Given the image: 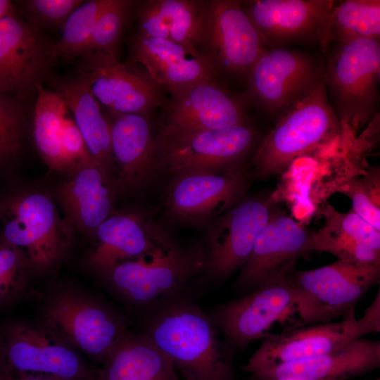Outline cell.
<instances>
[{
    "mask_svg": "<svg viewBox=\"0 0 380 380\" xmlns=\"http://www.w3.org/2000/svg\"><path fill=\"white\" fill-rule=\"evenodd\" d=\"M210 317L189 304L159 312L146 334L183 380H233L231 352Z\"/></svg>",
    "mask_w": 380,
    "mask_h": 380,
    "instance_id": "cell-1",
    "label": "cell"
},
{
    "mask_svg": "<svg viewBox=\"0 0 380 380\" xmlns=\"http://www.w3.org/2000/svg\"><path fill=\"white\" fill-rule=\"evenodd\" d=\"M343 122L333 109L324 79L279 118L258 147L252 164L258 176L281 173L298 158L337 137Z\"/></svg>",
    "mask_w": 380,
    "mask_h": 380,
    "instance_id": "cell-2",
    "label": "cell"
},
{
    "mask_svg": "<svg viewBox=\"0 0 380 380\" xmlns=\"http://www.w3.org/2000/svg\"><path fill=\"white\" fill-rule=\"evenodd\" d=\"M380 262L338 260L286 278L295 298V312L305 324L331 322L355 314V307L379 283Z\"/></svg>",
    "mask_w": 380,
    "mask_h": 380,
    "instance_id": "cell-3",
    "label": "cell"
},
{
    "mask_svg": "<svg viewBox=\"0 0 380 380\" xmlns=\"http://www.w3.org/2000/svg\"><path fill=\"white\" fill-rule=\"evenodd\" d=\"M336 44L324 63L328 98L341 121L357 129L379 115L380 42L364 38Z\"/></svg>",
    "mask_w": 380,
    "mask_h": 380,
    "instance_id": "cell-4",
    "label": "cell"
},
{
    "mask_svg": "<svg viewBox=\"0 0 380 380\" xmlns=\"http://www.w3.org/2000/svg\"><path fill=\"white\" fill-rule=\"evenodd\" d=\"M256 137L255 130L247 123L201 130L160 126L156 134L159 167H165L175 177L241 164Z\"/></svg>",
    "mask_w": 380,
    "mask_h": 380,
    "instance_id": "cell-5",
    "label": "cell"
},
{
    "mask_svg": "<svg viewBox=\"0 0 380 380\" xmlns=\"http://www.w3.org/2000/svg\"><path fill=\"white\" fill-rule=\"evenodd\" d=\"M380 331V293L360 318L353 314L341 321L310 324L268 334L243 370L249 374L279 365L314 357Z\"/></svg>",
    "mask_w": 380,
    "mask_h": 380,
    "instance_id": "cell-6",
    "label": "cell"
},
{
    "mask_svg": "<svg viewBox=\"0 0 380 380\" xmlns=\"http://www.w3.org/2000/svg\"><path fill=\"white\" fill-rule=\"evenodd\" d=\"M324 63L286 47L266 49L247 75L246 98L280 118L324 80Z\"/></svg>",
    "mask_w": 380,
    "mask_h": 380,
    "instance_id": "cell-7",
    "label": "cell"
},
{
    "mask_svg": "<svg viewBox=\"0 0 380 380\" xmlns=\"http://www.w3.org/2000/svg\"><path fill=\"white\" fill-rule=\"evenodd\" d=\"M205 263L201 248L182 250L168 241L148 255L120 262L106 272L120 296L146 305L180 289Z\"/></svg>",
    "mask_w": 380,
    "mask_h": 380,
    "instance_id": "cell-8",
    "label": "cell"
},
{
    "mask_svg": "<svg viewBox=\"0 0 380 380\" xmlns=\"http://www.w3.org/2000/svg\"><path fill=\"white\" fill-rule=\"evenodd\" d=\"M266 49L242 1H203L198 50L217 74L247 76Z\"/></svg>",
    "mask_w": 380,
    "mask_h": 380,
    "instance_id": "cell-9",
    "label": "cell"
},
{
    "mask_svg": "<svg viewBox=\"0 0 380 380\" xmlns=\"http://www.w3.org/2000/svg\"><path fill=\"white\" fill-rule=\"evenodd\" d=\"M44 326L72 347L101 362L129 334L108 308L73 292H61L47 304Z\"/></svg>",
    "mask_w": 380,
    "mask_h": 380,
    "instance_id": "cell-10",
    "label": "cell"
},
{
    "mask_svg": "<svg viewBox=\"0 0 380 380\" xmlns=\"http://www.w3.org/2000/svg\"><path fill=\"white\" fill-rule=\"evenodd\" d=\"M5 369L18 375L94 380L75 348L46 326L8 324L1 332Z\"/></svg>",
    "mask_w": 380,
    "mask_h": 380,
    "instance_id": "cell-11",
    "label": "cell"
},
{
    "mask_svg": "<svg viewBox=\"0 0 380 380\" xmlns=\"http://www.w3.org/2000/svg\"><path fill=\"white\" fill-rule=\"evenodd\" d=\"M77 72L108 111L150 116L166 100L162 88L144 70L101 52L81 55Z\"/></svg>",
    "mask_w": 380,
    "mask_h": 380,
    "instance_id": "cell-12",
    "label": "cell"
},
{
    "mask_svg": "<svg viewBox=\"0 0 380 380\" xmlns=\"http://www.w3.org/2000/svg\"><path fill=\"white\" fill-rule=\"evenodd\" d=\"M274 208L271 198L254 196L240 200L214 220L205 253L211 277L224 280L244 265Z\"/></svg>",
    "mask_w": 380,
    "mask_h": 380,
    "instance_id": "cell-13",
    "label": "cell"
},
{
    "mask_svg": "<svg viewBox=\"0 0 380 380\" xmlns=\"http://www.w3.org/2000/svg\"><path fill=\"white\" fill-rule=\"evenodd\" d=\"M310 234L303 223L274 208L242 267L236 286L255 290L285 280L294 270L298 258L304 253Z\"/></svg>",
    "mask_w": 380,
    "mask_h": 380,
    "instance_id": "cell-14",
    "label": "cell"
},
{
    "mask_svg": "<svg viewBox=\"0 0 380 380\" xmlns=\"http://www.w3.org/2000/svg\"><path fill=\"white\" fill-rule=\"evenodd\" d=\"M336 1L251 0L243 10L266 48L285 47L294 42L321 43Z\"/></svg>",
    "mask_w": 380,
    "mask_h": 380,
    "instance_id": "cell-15",
    "label": "cell"
},
{
    "mask_svg": "<svg viewBox=\"0 0 380 380\" xmlns=\"http://www.w3.org/2000/svg\"><path fill=\"white\" fill-rule=\"evenodd\" d=\"M50 44L15 13L0 19V94L21 99L36 91L52 61Z\"/></svg>",
    "mask_w": 380,
    "mask_h": 380,
    "instance_id": "cell-16",
    "label": "cell"
},
{
    "mask_svg": "<svg viewBox=\"0 0 380 380\" xmlns=\"http://www.w3.org/2000/svg\"><path fill=\"white\" fill-rule=\"evenodd\" d=\"M167 196L174 216L185 220H206L238 203L247 186L242 163L210 172L174 177Z\"/></svg>",
    "mask_w": 380,
    "mask_h": 380,
    "instance_id": "cell-17",
    "label": "cell"
},
{
    "mask_svg": "<svg viewBox=\"0 0 380 380\" xmlns=\"http://www.w3.org/2000/svg\"><path fill=\"white\" fill-rule=\"evenodd\" d=\"M295 312V298L285 280L263 285L241 298L220 305L210 317L219 331L243 347L266 337L274 323Z\"/></svg>",
    "mask_w": 380,
    "mask_h": 380,
    "instance_id": "cell-18",
    "label": "cell"
},
{
    "mask_svg": "<svg viewBox=\"0 0 380 380\" xmlns=\"http://www.w3.org/2000/svg\"><path fill=\"white\" fill-rule=\"evenodd\" d=\"M160 126L217 129L246 123L241 102L217 81H202L170 91L161 107Z\"/></svg>",
    "mask_w": 380,
    "mask_h": 380,
    "instance_id": "cell-19",
    "label": "cell"
},
{
    "mask_svg": "<svg viewBox=\"0 0 380 380\" xmlns=\"http://www.w3.org/2000/svg\"><path fill=\"white\" fill-rule=\"evenodd\" d=\"M129 64H139L151 79L170 92L217 74L198 51L168 39L134 34L129 42Z\"/></svg>",
    "mask_w": 380,
    "mask_h": 380,
    "instance_id": "cell-20",
    "label": "cell"
},
{
    "mask_svg": "<svg viewBox=\"0 0 380 380\" xmlns=\"http://www.w3.org/2000/svg\"><path fill=\"white\" fill-rule=\"evenodd\" d=\"M13 212L4 228L8 243L22 251L34 267L49 266L59 257L63 246L53 203L42 194L32 193L25 196Z\"/></svg>",
    "mask_w": 380,
    "mask_h": 380,
    "instance_id": "cell-21",
    "label": "cell"
},
{
    "mask_svg": "<svg viewBox=\"0 0 380 380\" xmlns=\"http://www.w3.org/2000/svg\"><path fill=\"white\" fill-rule=\"evenodd\" d=\"M379 365V341L360 338L329 353L250 375L253 380H346Z\"/></svg>",
    "mask_w": 380,
    "mask_h": 380,
    "instance_id": "cell-22",
    "label": "cell"
},
{
    "mask_svg": "<svg viewBox=\"0 0 380 380\" xmlns=\"http://www.w3.org/2000/svg\"><path fill=\"white\" fill-rule=\"evenodd\" d=\"M108 113L111 151L119 178L126 186L139 188L159 167L150 116Z\"/></svg>",
    "mask_w": 380,
    "mask_h": 380,
    "instance_id": "cell-23",
    "label": "cell"
},
{
    "mask_svg": "<svg viewBox=\"0 0 380 380\" xmlns=\"http://www.w3.org/2000/svg\"><path fill=\"white\" fill-rule=\"evenodd\" d=\"M324 227L311 232L304 253L310 251L329 253L338 260L361 263L380 262V232L353 210L339 213L331 205L324 208Z\"/></svg>",
    "mask_w": 380,
    "mask_h": 380,
    "instance_id": "cell-24",
    "label": "cell"
},
{
    "mask_svg": "<svg viewBox=\"0 0 380 380\" xmlns=\"http://www.w3.org/2000/svg\"><path fill=\"white\" fill-rule=\"evenodd\" d=\"M96 232L99 243L89 261L104 272L120 262L148 255L169 241L154 234L139 217L130 214L107 217Z\"/></svg>",
    "mask_w": 380,
    "mask_h": 380,
    "instance_id": "cell-25",
    "label": "cell"
},
{
    "mask_svg": "<svg viewBox=\"0 0 380 380\" xmlns=\"http://www.w3.org/2000/svg\"><path fill=\"white\" fill-rule=\"evenodd\" d=\"M203 1L149 0L137 4L136 34L163 38L198 51Z\"/></svg>",
    "mask_w": 380,
    "mask_h": 380,
    "instance_id": "cell-26",
    "label": "cell"
},
{
    "mask_svg": "<svg viewBox=\"0 0 380 380\" xmlns=\"http://www.w3.org/2000/svg\"><path fill=\"white\" fill-rule=\"evenodd\" d=\"M55 93L72 112L89 152L108 179L116 170L111 151L110 127L89 85L78 76L59 83Z\"/></svg>",
    "mask_w": 380,
    "mask_h": 380,
    "instance_id": "cell-27",
    "label": "cell"
},
{
    "mask_svg": "<svg viewBox=\"0 0 380 380\" xmlns=\"http://www.w3.org/2000/svg\"><path fill=\"white\" fill-rule=\"evenodd\" d=\"M94 380H181L170 359L145 334L129 333L95 372Z\"/></svg>",
    "mask_w": 380,
    "mask_h": 380,
    "instance_id": "cell-28",
    "label": "cell"
},
{
    "mask_svg": "<svg viewBox=\"0 0 380 380\" xmlns=\"http://www.w3.org/2000/svg\"><path fill=\"white\" fill-rule=\"evenodd\" d=\"M74 170L72 178L61 187V200L78 226L96 230L112 209L108 179L96 164L80 165Z\"/></svg>",
    "mask_w": 380,
    "mask_h": 380,
    "instance_id": "cell-29",
    "label": "cell"
},
{
    "mask_svg": "<svg viewBox=\"0 0 380 380\" xmlns=\"http://www.w3.org/2000/svg\"><path fill=\"white\" fill-rule=\"evenodd\" d=\"M364 38L380 39V1H336L319 44L322 51L332 43Z\"/></svg>",
    "mask_w": 380,
    "mask_h": 380,
    "instance_id": "cell-30",
    "label": "cell"
},
{
    "mask_svg": "<svg viewBox=\"0 0 380 380\" xmlns=\"http://www.w3.org/2000/svg\"><path fill=\"white\" fill-rule=\"evenodd\" d=\"M33 135L42 158L52 170L66 169L62 151V122L68 108L55 92L37 87Z\"/></svg>",
    "mask_w": 380,
    "mask_h": 380,
    "instance_id": "cell-31",
    "label": "cell"
},
{
    "mask_svg": "<svg viewBox=\"0 0 380 380\" xmlns=\"http://www.w3.org/2000/svg\"><path fill=\"white\" fill-rule=\"evenodd\" d=\"M110 0L85 1L69 16L61 37L49 48L51 59L71 58L84 51L95 23Z\"/></svg>",
    "mask_w": 380,
    "mask_h": 380,
    "instance_id": "cell-32",
    "label": "cell"
},
{
    "mask_svg": "<svg viewBox=\"0 0 380 380\" xmlns=\"http://www.w3.org/2000/svg\"><path fill=\"white\" fill-rule=\"evenodd\" d=\"M134 3L110 0L97 18L83 53L98 51L117 58L118 44Z\"/></svg>",
    "mask_w": 380,
    "mask_h": 380,
    "instance_id": "cell-33",
    "label": "cell"
},
{
    "mask_svg": "<svg viewBox=\"0 0 380 380\" xmlns=\"http://www.w3.org/2000/svg\"><path fill=\"white\" fill-rule=\"evenodd\" d=\"M26 262L17 248L9 243L0 246V308L13 302L23 291Z\"/></svg>",
    "mask_w": 380,
    "mask_h": 380,
    "instance_id": "cell-34",
    "label": "cell"
},
{
    "mask_svg": "<svg viewBox=\"0 0 380 380\" xmlns=\"http://www.w3.org/2000/svg\"><path fill=\"white\" fill-rule=\"evenodd\" d=\"M379 184L372 177H354L340 188L352 201V210L380 232Z\"/></svg>",
    "mask_w": 380,
    "mask_h": 380,
    "instance_id": "cell-35",
    "label": "cell"
},
{
    "mask_svg": "<svg viewBox=\"0 0 380 380\" xmlns=\"http://www.w3.org/2000/svg\"><path fill=\"white\" fill-rule=\"evenodd\" d=\"M85 1L82 0H28L24 10L32 25L63 29L70 14Z\"/></svg>",
    "mask_w": 380,
    "mask_h": 380,
    "instance_id": "cell-36",
    "label": "cell"
},
{
    "mask_svg": "<svg viewBox=\"0 0 380 380\" xmlns=\"http://www.w3.org/2000/svg\"><path fill=\"white\" fill-rule=\"evenodd\" d=\"M23 118L18 101L0 94V157L13 153L19 146Z\"/></svg>",
    "mask_w": 380,
    "mask_h": 380,
    "instance_id": "cell-37",
    "label": "cell"
},
{
    "mask_svg": "<svg viewBox=\"0 0 380 380\" xmlns=\"http://www.w3.org/2000/svg\"><path fill=\"white\" fill-rule=\"evenodd\" d=\"M65 113L62 122V151L66 168L96 164L75 121Z\"/></svg>",
    "mask_w": 380,
    "mask_h": 380,
    "instance_id": "cell-38",
    "label": "cell"
},
{
    "mask_svg": "<svg viewBox=\"0 0 380 380\" xmlns=\"http://www.w3.org/2000/svg\"><path fill=\"white\" fill-rule=\"evenodd\" d=\"M0 380H63L56 378L18 375L8 372L4 368L0 372Z\"/></svg>",
    "mask_w": 380,
    "mask_h": 380,
    "instance_id": "cell-39",
    "label": "cell"
},
{
    "mask_svg": "<svg viewBox=\"0 0 380 380\" xmlns=\"http://www.w3.org/2000/svg\"><path fill=\"white\" fill-rule=\"evenodd\" d=\"M13 13H15L11 1L0 0V19Z\"/></svg>",
    "mask_w": 380,
    "mask_h": 380,
    "instance_id": "cell-40",
    "label": "cell"
},
{
    "mask_svg": "<svg viewBox=\"0 0 380 380\" xmlns=\"http://www.w3.org/2000/svg\"><path fill=\"white\" fill-rule=\"evenodd\" d=\"M5 366L4 346L1 333L0 334V372Z\"/></svg>",
    "mask_w": 380,
    "mask_h": 380,
    "instance_id": "cell-41",
    "label": "cell"
},
{
    "mask_svg": "<svg viewBox=\"0 0 380 380\" xmlns=\"http://www.w3.org/2000/svg\"><path fill=\"white\" fill-rule=\"evenodd\" d=\"M377 380H379V379H377Z\"/></svg>",
    "mask_w": 380,
    "mask_h": 380,
    "instance_id": "cell-42",
    "label": "cell"
}]
</instances>
